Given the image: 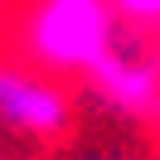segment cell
<instances>
[{"label":"cell","mask_w":160,"mask_h":160,"mask_svg":"<svg viewBox=\"0 0 160 160\" xmlns=\"http://www.w3.org/2000/svg\"><path fill=\"white\" fill-rule=\"evenodd\" d=\"M88 78L117 112H131V117L160 112V53L146 44V29H131L117 20V34L102 49V58L88 68Z\"/></svg>","instance_id":"cell-2"},{"label":"cell","mask_w":160,"mask_h":160,"mask_svg":"<svg viewBox=\"0 0 160 160\" xmlns=\"http://www.w3.org/2000/svg\"><path fill=\"white\" fill-rule=\"evenodd\" d=\"M68 121H73V102L53 78L20 68V63H0V126L34 141H53L68 131Z\"/></svg>","instance_id":"cell-3"},{"label":"cell","mask_w":160,"mask_h":160,"mask_svg":"<svg viewBox=\"0 0 160 160\" xmlns=\"http://www.w3.org/2000/svg\"><path fill=\"white\" fill-rule=\"evenodd\" d=\"M112 10L131 29H160V0H112Z\"/></svg>","instance_id":"cell-4"},{"label":"cell","mask_w":160,"mask_h":160,"mask_svg":"<svg viewBox=\"0 0 160 160\" xmlns=\"http://www.w3.org/2000/svg\"><path fill=\"white\" fill-rule=\"evenodd\" d=\"M117 34L112 0H39L24 29V49L49 73H88Z\"/></svg>","instance_id":"cell-1"}]
</instances>
